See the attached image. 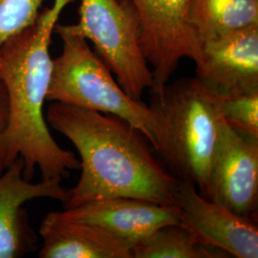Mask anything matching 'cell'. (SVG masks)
I'll use <instances>...</instances> for the list:
<instances>
[{
    "mask_svg": "<svg viewBox=\"0 0 258 258\" xmlns=\"http://www.w3.org/2000/svg\"><path fill=\"white\" fill-rule=\"evenodd\" d=\"M49 124L78 150L82 174L68 189L64 209L114 197L175 205L178 180L151 151L148 140L111 114L52 102Z\"/></svg>",
    "mask_w": 258,
    "mask_h": 258,
    "instance_id": "1",
    "label": "cell"
},
{
    "mask_svg": "<svg viewBox=\"0 0 258 258\" xmlns=\"http://www.w3.org/2000/svg\"><path fill=\"white\" fill-rule=\"evenodd\" d=\"M73 1L54 0L31 26L0 46V78L9 102L7 126L0 138V164L5 170L20 157L28 181L37 168L42 180L62 181L81 166L72 151L55 142L43 113L53 65L52 35L62 11Z\"/></svg>",
    "mask_w": 258,
    "mask_h": 258,
    "instance_id": "2",
    "label": "cell"
},
{
    "mask_svg": "<svg viewBox=\"0 0 258 258\" xmlns=\"http://www.w3.org/2000/svg\"><path fill=\"white\" fill-rule=\"evenodd\" d=\"M220 98L195 76L167 83L150 105L158 122L160 161L177 180L195 184L201 195L225 123Z\"/></svg>",
    "mask_w": 258,
    "mask_h": 258,
    "instance_id": "3",
    "label": "cell"
},
{
    "mask_svg": "<svg viewBox=\"0 0 258 258\" xmlns=\"http://www.w3.org/2000/svg\"><path fill=\"white\" fill-rule=\"evenodd\" d=\"M55 32L62 41V51L53 59L47 102L120 117L139 130L156 150L158 122L150 106L123 91L88 40L65 25L56 24Z\"/></svg>",
    "mask_w": 258,
    "mask_h": 258,
    "instance_id": "4",
    "label": "cell"
},
{
    "mask_svg": "<svg viewBox=\"0 0 258 258\" xmlns=\"http://www.w3.org/2000/svg\"><path fill=\"white\" fill-rule=\"evenodd\" d=\"M65 27L90 40L123 91L142 101L153 76L140 46L136 19L122 0H81L78 23Z\"/></svg>",
    "mask_w": 258,
    "mask_h": 258,
    "instance_id": "5",
    "label": "cell"
},
{
    "mask_svg": "<svg viewBox=\"0 0 258 258\" xmlns=\"http://www.w3.org/2000/svg\"><path fill=\"white\" fill-rule=\"evenodd\" d=\"M138 25L139 41L160 97L183 58L202 59V43L188 24L189 0H122Z\"/></svg>",
    "mask_w": 258,
    "mask_h": 258,
    "instance_id": "6",
    "label": "cell"
},
{
    "mask_svg": "<svg viewBox=\"0 0 258 258\" xmlns=\"http://www.w3.org/2000/svg\"><path fill=\"white\" fill-rule=\"evenodd\" d=\"M175 206L180 224L204 245L231 257H258L256 219L241 216L199 194L195 184L178 180Z\"/></svg>",
    "mask_w": 258,
    "mask_h": 258,
    "instance_id": "7",
    "label": "cell"
},
{
    "mask_svg": "<svg viewBox=\"0 0 258 258\" xmlns=\"http://www.w3.org/2000/svg\"><path fill=\"white\" fill-rule=\"evenodd\" d=\"M202 196L257 219L258 140L241 135L225 121Z\"/></svg>",
    "mask_w": 258,
    "mask_h": 258,
    "instance_id": "8",
    "label": "cell"
},
{
    "mask_svg": "<svg viewBox=\"0 0 258 258\" xmlns=\"http://www.w3.org/2000/svg\"><path fill=\"white\" fill-rule=\"evenodd\" d=\"M24 163L19 157L0 174V258H19L37 249L38 236L23 205L37 198L64 202L68 189L61 180L28 181Z\"/></svg>",
    "mask_w": 258,
    "mask_h": 258,
    "instance_id": "9",
    "label": "cell"
},
{
    "mask_svg": "<svg viewBox=\"0 0 258 258\" xmlns=\"http://www.w3.org/2000/svg\"><path fill=\"white\" fill-rule=\"evenodd\" d=\"M196 77L220 97L258 92V25L205 42Z\"/></svg>",
    "mask_w": 258,
    "mask_h": 258,
    "instance_id": "10",
    "label": "cell"
},
{
    "mask_svg": "<svg viewBox=\"0 0 258 258\" xmlns=\"http://www.w3.org/2000/svg\"><path fill=\"white\" fill-rule=\"evenodd\" d=\"M60 213L66 219L102 228L133 247L163 226L180 224L175 205L166 206L130 197L97 200Z\"/></svg>",
    "mask_w": 258,
    "mask_h": 258,
    "instance_id": "11",
    "label": "cell"
},
{
    "mask_svg": "<svg viewBox=\"0 0 258 258\" xmlns=\"http://www.w3.org/2000/svg\"><path fill=\"white\" fill-rule=\"evenodd\" d=\"M40 258H132L133 246L98 226L47 213L39 227Z\"/></svg>",
    "mask_w": 258,
    "mask_h": 258,
    "instance_id": "12",
    "label": "cell"
},
{
    "mask_svg": "<svg viewBox=\"0 0 258 258\" xmlns=\"http://www.w3.org/2000/svg\"><path fill=\"white\" fill-rule=\"evenodd\" d=\"M187 20L203 45L258 25V0H189Z\"/></svg>",
    "mask_w": 258,
    "mask_h": 258,
    "instance_id": "13",
    "label": "cell"
},
{
    "mask_svg": "<svg viewBox=\"0 0 258 258\" xmlns=\"http://www.w3.org/2000/svg\"><path fill=\"white\" fill-rule=\"evenodd\" d=\"M224 250L204 245L181 224L163 226L132 248V258H229Z\"/></svg>",
    "mask_w": 258,
    "mask_h": 258,
    "instance_id": "14",
    "label": "cell"
},
{
    "mask_svg": "<svg viewBox=\"0 0 258 258\" xmlns=\"http://www.w3.org/2000/svg\"><path fill=\"white\" fill-rule=\"evenodd\" d=\"M220 109L226 123L243 136L258 140V92L221 97Z\"/></svg>",
    "mask_w": 258,
    "mask_h": 258,
    "instance_id": "15",
    "label": "cell"
},
{
    "mask_svg": "<svg viewBox=\"0 0 258 258\" xmlns=\"http://www.w3.org/2000/svg\"><path fill=\"white\" fill-rule=\"evenodd\" d=\"M45 0H0V46L37 20Z\"/></svg>",
    "mask_w": 258,
    "mask_h": 258,
    "instance_id": "16",
    "label": "cell"
},
{
    "mask_svg": "<svg viewBox=\"0 0 258 258\" xmlns=\"http://www.w3.org/2000/svg\"><path fill=\"white\" fill-rule=\"evenodd\" d=\"M9 115V102H8V94L6 91L5 85L0 78V138L7 126ZM4 171L0 164V174Z\"/></svg>",
    "mask_w": 258,
    "mask_h": 258,
    "instance_id": "17",
    "label": "cell"
}]
</instances>
